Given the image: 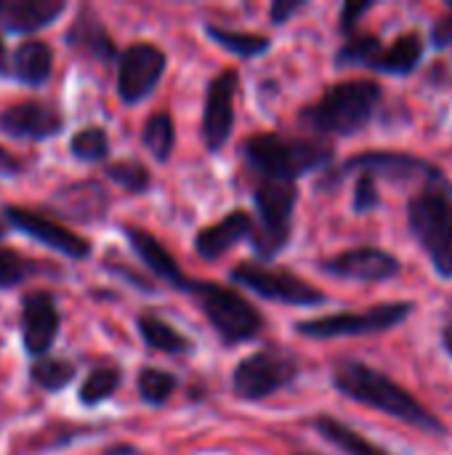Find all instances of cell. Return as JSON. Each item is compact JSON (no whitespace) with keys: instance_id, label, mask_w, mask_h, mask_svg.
<instances>
[{"instance_id":"obj_1","label":"cell","mask_w":452,"mask_h":455,"mask_svg":"<svg viewBox=\"0 0 452 455\" xmlns=\"http://www.w3.org/2000/svg\"><path fill=\"white\" fill-rule=\"evenodd\" d=\"M333 389L360 405H368L373 411H381L408 427H416L429 435H448L445 424L426 411L405 387H400L392 376L370 368L360 360H341L333 365L330 373Z\"/></svg>"},{"instance_id":"obj_2","label":"cell","mask_w":452,"mask_h":455,"mask_svg":"<svg viewBox=\"0 0 452 455\" xmlns=\"http://www.w3.org/2000/svg\"><path fill=\"white\" fill-rule=\"evenodd\" d=\"M242 163L258 176V181H298L309 173H325L336 160L330 141L285 133H253L240 144Z\"/></svg>"},{"instance_id":"obj_3","label":"cell","mask_w":452,"mask_h":455,"mask_svg":"<svg viewBox=\"0 0 452 455\" xmlns=\"http://www.w3.org/2000/svg\"><path fill=\"white\" fill-rule=\"evenodd\" d=\"M384 101L376 80L333 83L317 101L298 112V123L317 136H354L370 125Z\"/></svg>"},{"instance_id":"obj_4","label":"cell","mask_w":452,"mask_h":455,"mask_svg":"<svg viewBox=\"0 0 452 455\" xmlns=\"http://www.w3.org/2000/svg\"><path fill=\"white\" fill-rule=\"evenodd\" d=\"M408 227L434 272L452 280V181L440 171L408 200Z\"/></svg>"},{"instance_id":"obj_5","label":"cell","mask_w":452,"mask_h":455,"mask_svg":"<svg viewBox=\"0 0 452 455\" xmlns=\"http://www.w3.org/2000/svg\"><path fill=\"white\" fill-rule=\"evenodd\" d=\"M256 205V232L250 248L258 256V264L272 261L288 243L293 232V211L298 203V187L293 181H258L253 189Z\"/></svg>"},{"instance_id":"obj_6","label":"cell","mask_w":452,"mask_h":455,"mask_svg":"<svg viewBox=\"0 0 452 455\" xmlns=\"http://www.w3.org/2000/svg\"><path fill=\"white\" fill-rule=\"evenodd\" d=\"M192 296L202 309L210 328L218 333L224 347H237L256 339L264 331V315L253 307L242 293L218 283H200L194 280Z\"/></svg>"},{"instance_id":"obj_7","label":"cell","mask_w":452,"mask_h":455,"mask_svg":"<svg viewBox=\"0 0 452 455\" xmlns=\"http://www.w3.org/2000/svg\"><path fill=\"white\" fill-rule=\"evenodd\" d=\"M352 173H370L376 179H386V181H429L432 176L440 173L437 165H432L424 157H416L410 152H394V149H370V152H360L349 160H344L336 168H328L325 173H320L314 189L320 192H336L338 184L352 176Z\"/></svg>"},{"instance_id":"obj_8","label":"cell","mask_w":452,"mask_h":455,"mask_svg":"<svg viewBox=\"0 0 452 455\" xmlns=\"http://www.w3.org/2000/svg\"><path fill=\"white\" fill-rule=\"evenodd\" d=\"M416 312V304L410 301H392L378 304L362 312H338L325 315L314 320L296 323V333L312 341H333V339H349V336H376L400 328L410 315Z\"/></svg>"},{"instance_id":"obj_9","label":"cell","mask_w":452,"mask_h":455,"mask_svg":"<svg viewBox=\"0 0 452 455\" xmlns=\"http://www.w3.org/2000/svg\"><path fill=\"white\" fill-rule=\"evenodd\" d=\"M298 379V363L277 349H258L232 371V389L242 403H264Z\"/></svg>"},{"instance_id":"obj_10","label":"cell","mask_w":452,"mask_h":455,"mask_svg":"<svg viewBox=\"0 0 452 455\" xmlns=\"http://www.w3.org/2000/svg\"><path fill=\"white\" fill-rule=\"evenodd\" d=\"M232 283L248 288L250 293L288 307H322L328 301L325 291L314 288L312 283L296 277L288 269L266 267L258 261H242L232 269Z\"/></svg>"},{"instance_id":"obj_11","label":"cell","mask_w":452,"mask_h":455,"mask_svg":"<svg viewBox=\"0 0 452 455\" xmlns=\"http://www.w3.org/2000/svg\"><path fill=\"white\" fill-rule=\"evenodd\" d=\"M168 56L160 45L149 40H136L117 59V96L125 107L141 104L149 99L163 80Z\"/></svg>"},{"instance_id":"obj_12","label":"cell","mask_w":452,"mask_h":455,"mask_svg":"<svg viewBox=\"0 0 452 455\" xmlns=\"http://www.w3.org/2000/svg\"><path fill=\"white\" fill-rule=\"evenodd\" d=\"M240 91V72L224 69L218 72L205 91V107H202V141L210 155L221 152L224 144L232 139L234 131V96Z\"/></svg>"},{"instance_id":"obj_13","label":"cell","mask_w":452,"mask_h":455,"mask_svg":"<svg viewBox=\"0 0 452 455\" xmlns=\"http://www.w3.org/2000/svg\"><path fill=\"white\" fill-rule=\"evenodd\" d=\"M3 213H5V221L13 229L24 232L27 237H32L35 243L45 245L53 253H61V256L75 259V261H85L91 256V251H93V245L85 237L75 235L72 229L61 227L59 221H53V219H48V216H43L37 211L21 208V205H5Z\"/></svg>"},{"instance_id":"obj_14","label":"cell","mask_w":452,"mask_h":455,"mask_svg":"<svg viewBox=\"0 0 452 455\" xmlns=\"http://www.w3.org/2000/svg\"><path fill=\"white\" fill-rule=\"evenodd\" d=\"M320 269L338 280H357V283H386L402 272V264L394 253L384 248H349L320 261Z\"/></svg>"},{"instance_id":"obj_15","label":"cell","mask_w":452,"mask_h":455,"mask_svg":"<svg viewBox=\"0 0 452 455\" xmlns=\"http://www.w3.org/2000/svg\"><path fill=\"white\" fill-rule=\"evenodd\" d=\"M61 331V315L48 291H32L21 299V344L35 360L45 357Z\"/></svg>"},{"instance_id":"obj_16","label":"cell","mask_w":452,"mask_h":455,"mask_svg":"<svg viewBox=\"0 0 452 455\" xmlns=\"http://www.w3.org/2000/svg\"><path fill=\"white\" fill-rule=\"evenodd\" d=\"M0 131L11 139L45 141L64 131V115L45 101H16L0 109Z\"/></svg>"},{"instance_id":"obj_17","label":"cell","mask_w":452,"mask_h":455,"mask_svg":"<svg viewBox=\"0 0 452 455\" xmlns=\"http://www.w3.org/2000/svg\"><path fill=\"white\" fill-rule=\"evenodd\" d=\"M123 235H125L131 251L139 256V261L152 272V277L168 283V285L176 288V291L192 293L194 280L184 275V269L178 267V261L170 256V251H168L155 235H149V232L141 229V227H131V224H123Z\"/></svg>"},{"instance_id":"obj_18","label":"cell","mask_w":452,"mask_h":455,"mask_svg":"<svg viewBox=\"0 0 452 455\" xmlns=\"http://www.w3.org/2000/svg\"><path fill=\"white\" fill-rule=\"evenodd\" d=\"M253 232H256V216H250L242 208L229 211L221 221H216L210 227H202L194 235V253L200 259H205V261L221 259L237 243H250Z\"/></svg>"},{"instance_id":"obj_19","label":"cell","mask_w":452,"mask_h":455,"mask_svg":"<svg viewBox=\"0 0 452 455\" xmlns=\"http://www.w3.org/2000/svg\"><path fill=\"white\" fill-rule=\"evenodd\" d=\"M64 43L101 64L117 61L120 51L112 40V35L107 32L101 16L91 8V5H80V11L75 13L69 29L64 32Z\"/></svg>"},{"instance_id":"obj_20","label":"cell","mask_w":452,"mask_h":455,"mask_svg":"<svg viewBox=\"0 0 452 455\" xmlns=\"http://www.w3.org/2000/svg\"><path fill=\"white\" fill-rule=\"evenodd\" d=\"M51 205L56 208L59 216L80 221V224H93L101 221L107 208H109V195L99 181H77L61 187L53 197Z\"/></svg>"},{"instance_id":"obj_21","label":"cell","mask_w":452,"mask_h":455,"mask_svg":"<svg viewBox=\"0 0 452 455\" xmlns=\"http://www.w3.org/2000/svg\"><path fill=\"white\" fill-rule=\"evenodd\" d=\"M64 11V0H0V29L29 35L51 27Z\"/></svg>"},{"instance_id":"obj_22","label":"cell","mask_w":452,"mask_h":455,"mask_svg":"<svg viewBox=\"0 0 452 455\" xmlns=\"http://www.w3.org/2000/svg\"><path fill=\"white\" fill-rule=\"evenodd\" d=\"M51 75H53V48L45 40L29 37L13 48L11 80L21 83L27 88H40L51 80Z\"/></svg>"},{"instance_id":"obj_23","label":"cell","mask_w":452,"mask_h":455,"mask_svg":"<svg viewBox=\"0 0 452 455\" xmlns=\"http://www.w3.org/2000/svg\"><path fill=\"white\" fill-rule=\"evenodd\" d=\"M424 53H426L424 35L413 29V32L400 35L389 48H384L370 69L381 75H392V77H408L410 72L418 69V64L424 61Z\"/></svg>"},{"instance_id":"obj_24","label":"cell","mask_w":452,"mask_h":455,"mask_svg":"<svg viewBox=\"0 0 452 455\" xmlns=\"http://www.w3.org/2000/svg\"><path fill=\"white\" fill-rule=\"evenodd\" d=\"M136 331L149 349L163 352V355H189L194 349L192 341L181 331H176L170 323H165L160 315H152V312H141L136 317Z\"/></svg>"},{"instance_id":"obj_25","label":"cell","mask_w":452,"mask_h":455,"mask_svg":"<svg viewBox=\"0 0 452 455\" xmlns=\"http://www.w3.org/2000/svg\"><path fill=\"white\" fill-rule=\"evenodd\" d=\"M312 427L322 440H328L333 448H338L344 455H392L389 451H384L381 445L362 437L357 429H352L349 424H344V421H338L333 416H317L312 421Z\"/></svg>"},{"instance_id":"obj_26","label":"cell","mask_w":452,"mask_h":455,"mask_svg":"<svg viewBox=\"0 0 452 455\" xmlns=\"http://www.w3.org/2000/svg\"><path fill=\"white\" fill-rule=\"evenodd\" d=\"M205 35L224 51L240 56V59H258L272 48V40L258 32H237V29H224L216 24H205Z\"/></svg>"},{"instance_id":"obj_27","label":"cell","mask_w":452,"mask_h":455,"mask_svg":"<svg viewBox=\"0 0 452 455\" xmlns=\"http://www.w3.org/2000/svg\"><path fill=\"white\" fill-rule=\"evenodd\" d=\"M123 384V371L112 363H104V365H96L80 384L77 389V400L80 405L85 408H96L101 403H107L109 397H115V392L120 389Z\"/></svg>"},{"instance_id":"obj_28","label":"cell","mask_w":452,"mask_h":455,"mask_svg":"<svg viewBox=\"0 0 452 455\" xmlns=\"http://www.w3.org/2000/svg\"><path fill=\"white\" fill-rule=\"evenodd\" d=\"M141 144L144 149L157 160V163H168L176 147V125L173 117L168 112H155L147 117L144 128H141Z\"/></svg>"},{"instance_id":"obj_29","label":"cell","mask_w":452,"mask_h":455,"mask_svg":"<svg viewBox=\"0 0 452 455\" xmlns=\"http://www.w3.org/2000/svg\"><path fill=\"white\" fill-rule=\"evenodd\" d=\"M77 376V365L64 357H40L29 365V381L43 392H61Z\"/></svg>"},{"instance_id":"obj_30","label":"cell","mask_w":452,"mask_h":455,"mask_svg":"<svg viewBox=\"0 0 452 455\" xmlns=\"http://www.w3.org/2000/svg\"><path fill=\"white\" fill-rule=\"evenodd\" d=\"M381 51H384V45H381V40H378V35H373V32H354V35H349L341 45H338V51H336V67H373V61L381 56Z\"/></svg>"},{"instance_id":"obj_31","label":"cell","mask_w":452,"mask_h":455,"mask_svg":"<svg viewBox=\"0 0 452 455\" xmlns=\"http://www.w3.org/2000/svg\"><path fill=\"white\" fill-rule=\"evenodd\" d=\"M109 133L101 125H85L69 139V152L80 163H104L109 157Z\"/></svg>"},{"instance_id":"obj_32","label":"cell","mask_w":452,"mask_h":455,"mask_svg":"<svg viewBox=\"0 0 452 455\" xmlns=\"http://www.w3.org/2000/svg\"><path fill=\"white\" fill-rule=\"evenodd\" d=\"M104 176L125 189L128 195H147L152 189V173L144 163L139 160H117L104 165Z\"/></svg>"},{"instance_id":"obj_33","label":"cell","mask_w":452,"mask_h":455,"mask_svg":"<svg viewBox=\"0 0 452 455\" xmlns=\"http://www.w3.org/2000/svg\"><path fill=\"white\" fill-rule=\"evenodd\" d=\"M176 387H178V379L168 371H160V368H141L139 379H136L139 397L152 408L165 405L173 397Z\"/></svg>"},{"instance_id":"obj_34","label":"cell","mask_w":452,"mask_h":455,"mask_svg":"<svg viewBox=\"0 0 452 455\" xmlns=\"http://www.w3.org/2000/svg\"><path fill=\"white\" fill-rule=\"evenodd\" d=\"M37 269L40 267L32 259H27L24 253H19L13 248H0V291L19 288L32 275H37Z\"/></svg>"},{"instance_id":"obj_35","label":"cell","mask_w":452,"mask_h":455,"mask_svg":"<svg viewBox=\"0 0 452 455\" xmlns=\"http://www.w3.org/2000/svg\"><path fill=\"white\" fill-rule=\"evenodd\" d=\"M352 205L357 213H370L376 208H381V192H378V179L370 173H360L354 181V197Z\"/></svg>"},{"instance_id":"obj_36","label":"cell","mask_w":452,"mask_h":455,"mask_svg":"<svg viewBox=\"0 0 452 455\" xmlns=\"http://www.w3.org/2000/svg\"><path fill=\"white\" fill-rule=\"evenodd\" d=\"M376 8V0H365V3H344L341 8V21H338V29L349 37L357 32V21L370 11Z\"/></svg>"},{"instance_id":"obj_37","label":"cell","mask_w":452,"mask_h":455,"mask_svg":"<svg viewBox=\"0 0 452 455\" xmlns=\"http://www.w3.org/2000/svg\"><path fill=\"white\" fill-rule=\"evenodd\" d=\"M304 5H306L304 0H274L272 8H269V19H272V24H277V27H280V24H288L290 16L298 13Z\"/></svg>"},{"instance_id":"obj_38","label":"cell","mask_w":452,"mask_h":455,"mask_svg":"<svg viewBox=\"0 0 452 455\" xmlns=\"http://www.w3.org/2000/svg\"><path fill=\"white\" fill-rule=\"evenodd\" d=\"M432 45L437 51H445V48L452 45V11L434 21V27H432Z\"/></svg>"},{"instance_id":"obj_39","label":"cell","mask_w":452,"mask_h":455,"mask_svg":"<svg viewBox=\"0 0 452 455\" xmlns=\"http://www.w3.org/2000/svg\"><path fill=\"white\" fill-rule=\"evenodd\" d=\"M21 160H16L5 147H0V176H5V179H13V176H19L21 173Z\"/></svg>"},{"instance_id":"obj_40","label":"cell","mask_w":452,"mask_h":455,"mask_svg":"<svg viewBox=\"0 0 452 455\" xmlns=\"http://www.w3.org/2000/svg\"><path fill=\"white\" fill-rule=\"evenodd\" d=\"M107 269H112L115 275H123L128 283H133V285H136V288H141V291H155V283L141 280L133 269H128V267H123V264H107Z\"/></svg>"},{"instance_id":"obj_41","label":"cell","mask_w":452,"mask_h":455,"mask_svg":"<svg viewBox=\"0 0 452 455\" xmlns=\"http://www.w3.org/2000/svg\"><path fill=\"white\" fill-rule=\"evenodd\" d=\"M0 77H11V56H8L3 40H0Z\"/></svg>"},{"instance_id":"obj_42","label":"cell","mask_w":452,"mask_h":455,"mask_svg":"<svg viewBox=\"0 0 452 455\" xmlns=\"http://www.w3.org/2000/svg\"><path fill=\"white\" fill-rule=\"evenodd\" d=\"M442 347H445V352L452 357V323H448L442 328Z\"/></svg>"},{"instance_id":"obj_43","label":"cell","mask_w":452,"mask_h":455,"mask_svg":"<svg viewBox=\"0 0 452 455\" xmlns=\"http://www.w3.org/2000/svg\"><path fill=\"white\" fill-rule=\"evenodd\" d=\"M104 455H136L133 445H112Z\"/></svg>"},{"instance_id":"obj_44","label":"cell","mask_w":452,"mask_h":455,"mask_svg":"<svg viewBox=\"0 0 452 455\" xmlns=\"http://www.w3.org/2000/svg\"><path fill=\"white\" fill-rule=\"evenodd\" d=\"M5 224H8V221H3V219H0V240H3V237H5V232H8V229H5Z\"/></svg>"},{"instance_id":"obj_45","label":"cell","mask_w":452,"mask_h":455,"mask_svg":"<svg viewBox=\"0 0 452 455\" xmlns=\"http://www.w3.org/2000/svg\"><path fill=\"white\" fill-rule=\"evenodd\" d=\"M296 455H320V453H296Z\"/></svg>"},{"instance_id":"obj_46","label":"cell","mask_w":452,"mask_h":455,"mask_svg":"<svg viewBox=\"0 0 452 455\" xmlns=\"http://www.w3.org/2000/svg\"><path fill=\"white\" fill-rule=\"evenodd\" d=\"M448 8H450V11H452V0H448Z\"/></svg>"}]
</instances>
